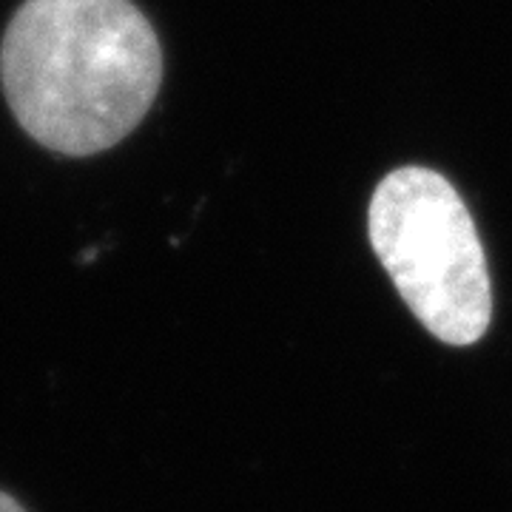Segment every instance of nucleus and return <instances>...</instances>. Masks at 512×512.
Instances as JSON below:
<instances>
[{
  "mask_svg": "<svg viewBox=\"0 0 512 512\" xmlns=\"http://www.w3.org/2000/svg\"><path fill=\"white\" fill-rule=\"evenodd\" d=\"M12 114L40 146L89 157L140 126L163 52L131 0H26L0 46Z\"/></svg>",
  "mask_w": 512,
  "mask_h": 512,
  "instance_id": "f257e3e1",
  "label": "nucleus"
},
{
  "mask_svg": "<svg viewBox=\"0 0 512 512\" xmlns=\"http://www.w3.org/2000/svg\"><path fill=\"white\" fill-rule=\"evenodd\" d=\"M370 245L424 328L473 345L493 319V285L476 222L456 185L424 165L396 168L367 211Z\"/></svg>",
  "mask_w": 512,
  "mask_h": 512,
  "instance_id": "f03ea898",
  "label": "nucleus"
},
{
  "mask_svg": "<svg viewBox=\"0 0 512 512\" xmlns=\"http://www.w3.org/2000/svg\"><path fill=\"white\" fill-rule=\"evenodd\" d=\"M0 512H29L20 504L15 495H9L6 490H0Z\"/></svg>",
  "mask_w": 512,
  "mask_h": 512,
  "instance_id": "7ed1b4c3",
  "label": "nucleus"
}]
</instances>
